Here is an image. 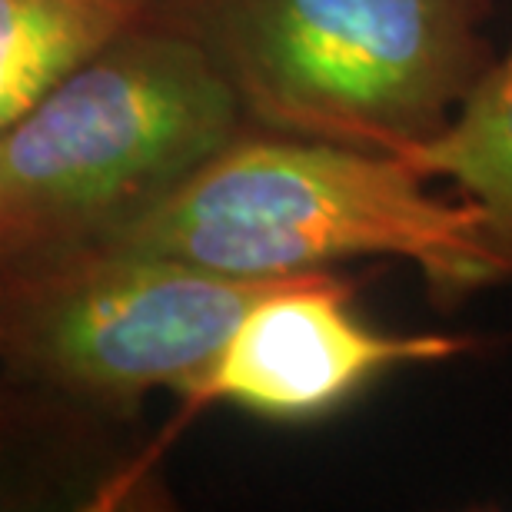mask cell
Here are the masks:
<instances>
[{
    "label": "cell",
    "mask_w": 512,
    "mask_h": 512,
    "mask_svg": "<svg viewBox=\"0 0 512 512\" xmlns=\"http://www.w3.org/2000/svg\"><path fill=\"white\" fill-rule=\"evenodd\" d=\"M469 350L476 336L373 326L356 310L353 286L330 270L290 273L256 296L180 396L190 406L223 403L266 423L303 426L340 413L389 373Z\"/></svg>",
    "instance_id": "5b68a950"
},
{
    "label": "cell",
    "mask_w": 512,
    "mask_h": 512,
    "mask_svg": "<svg viewBox=\"0 0 512 512\" xmlns=\"http://www.w3.org/2000/svg\"><path fill=\"white\" fill-rule=\"evenodd\" d=\"M210 54L150 17L0 133V266L104 240L240 137Z\"/></svg>",
    "instance_id": "7a4b0ae2"
},
{
    "label": "cell",
    "mask_w": 512,
    "mask_h": 512,
    "mask_svg": "<svg viewBox=\"0 0 512 512\" xmlns=\"http://www.w3.org/2000/svg\"><path fill=\"white\" fill-rule=\"evenodd\" d=\"M157 0H0V133Z\"/></svg>",
    "instance_id": "8992f818"
},
{
    "label": "cell",
    "mask_w": 512,
    "mask_h": 512,
    "mask_svg": "<svg viewBox=\"0 0 512 512\" xmlns=\"http://www.w3.org/2000/svg\"><path fill=\"white\" fill-rule=\"evenodd\" d=\"M97 243L233 276L389 256L413 263L436 300L509 280L486 213L469 200L433 197L396 153L286 133H240Z\"/></svg>",
    "instance_id": "6da1fadb"
},
{
    "label": "cell",
    "mask_w": 512,
    "mask_h": 512,
    "mask_svg": "<svg viewBox=\"0 0 512 512\" xmlns=\"http://www.w3.org/2000/svg\"><path fill=\"white\" fill-rule=\"evenodd\" d=\"M396 157L426 180H453L463 200L486 213L512 280V50L489 60L443 127Z\"/></svg>",
    "instance_id": "52a82bcc"
},
{
    "label": "cell",
    "mask_w": 512,
    "mask_h": 512,
    "mask_svg": "<svg viewBox=\"0 0 512 512\" xmlns=\"http://www.w3.org/2000/svg\"><path fill=\"white\" fill-rule=\"evenodd\" d=\"M243 114L286 137L399 153L489 67L486 0H157Z\"/></svg>",
    "instance_id": "3957f363"
},
{
    "label": "cell",
    "mask_w": 512,
    "mask_h": 512,
    "mask_svg": "<svg viewBox=\"0 0 512 512\" xmlns=\"http://www.w3.org/2000/svg\"><path fill=\"white\" fill-rule=\"evenodd\" d=\"M60 419L70 416L57 413V409L40 403V399L24 393V389H17L0 370V463L10 456V446L17 439H27V433H34L44 423H60Z\"/></svg>",
    "instance_id": "ba28073f"
},
{
    "label": "cell",
    "mask_w": 512,
    "mask_h": 512,
    "mask_svg": "<svg viewBox=\"0 0 512 512\" xmlns=\"http://www.w3.org/2000/svg\"><path fill=\"white\" fill-rule=\"evenodd\" d=\"M276 280L110 243L0 266V370L77 423L130 416L197 380Z\"/></svg>",
    "instance_id": "277c9868"
}]
</instances>
